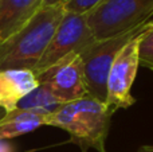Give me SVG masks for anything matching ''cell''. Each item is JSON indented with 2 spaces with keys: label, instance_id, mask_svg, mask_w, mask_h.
Masks as SVG:
<instances>
[{
  "label": "cell",
  "instance_id": "1",
  "mask_svg": "<svg viewBox=\"0 0 153 152\" xmlns=\"http://www.w3.org/2000/svg\"><path fill=\"white\" fill-rule=\"evenodd\" d=\"M111 116L113 112L106 104L86 96L62 104L55 112L48 115L46 125L66 131L70 142L78 145L82 152H86L89 148L106 152L105 142L110 128Z\"/></svg>",
  "mask_w": 153,
  "mask_h": 152
},
{
  "label": "cell",
  "instance_id": "2",
  "mask_svg": "<svg viewBox=\"0 0 153 152\" xmlns=\"http://www.w3.org/2000/svg\"><path fill=\"white\" fill-rule=\"evenodd\" d=\"M63 13V5L40 7L20 31L0 43V70H34L61 23Z\"/></svg>",
  "mask_w": 153,
  "mask_h": 152
},
{
  "label": "cell",
  "instance_id": "3",
  "mask_svg": "<svg viewBox=\"0 0 153 152\" xmlns=\"http://www.w3.org/2000/svg\"><path fill=\"white\" fill-rule=\"evenodd\" d=\"M151 20L129 30L125 34L103 40H94L91 45L79 53L83 63L87 96L105 104L108 94V75L117 53L130 39L145 31L151 24Z\"/></svg>",
  "mask_w": 153,
  "mask_h": 152
},
{
  "label": "cell",
  "instance_id": "4",
  "mask_svg": "<svg viewBox=\"0 0 153 152\" xmlns=\"http://www.w3.org/2000/svg\"><path fill=\"white\" fill-rule=\"evenodd\" d=\"M153 0H106L87 15L95 40H103L151 20Z\"/></svg>",
  "mask_w": 153,
  "mask_h": 152
},
{
  "label": "cell",
  "instance_id": "5",
  "mask_svg": "<svg viewBox=\"0 0 153 152\" xmlns=\"http://www.w3.org/2000/svg\"><path fill=\"white\" fill-rule=\"evenodd\" d=\"M94 40L95 38L87 23V15L65 11L45 54L32 72L38 75L70 54H79Z\"/></svg>",
  "mask_w": 153,
  "mask_h": 152
},
{
  "label": "cell",
  "instance_id": "6",
  "mask_svg": "<svg viewBox=\"0 0 153 152\" xmlns=\"http://www.w3.org/2000/svg\"><path fill=\"white\" fill-rule=\"evenodd\" d=\"M141 34L130 39L117 53L111 63L108 75V94H106L105 104L113 113L117 109H128L136 102L130 90H132L138 66H140L138 40H140Z\"/></svg>",
  "mask_w": 153,
  "mask_h": 152
},
{
  "label": "cell",
  "instance_id": "7",
  "mask_svg": "<svg viewBox=\"0 0 153 152\" xmlns=\"http://www.w3.org/2000/svg\"><path fill=\"white\" fill-rule=\"evenodd\" d=\"M39 85L45 86L56 100L66 104L87 96L83 63L79 54H70L36 75Z\"/></svg>",
  "mask_w": 153,
  "mask_h": 152
},
{
  "label": "cell",
  "instance_id": "8",
  "mask_svg": "<svg viewBox=\"0 0 153 152\" xmlns=\"http://www.w3.org/2000/svg\"><path fill=\"white\" fill-rule=\"evenodd\" d=\"M38 86L39 82L32 70H0V109L5 113L15 110L19 102Z\"/></svg>",
  "mask_w": 153,
  "mask_h": 152
},
{
  "label": "cell",
  "instance_id": "9",
  "mask_svg": "<svg viewBox=\"0 0 153 152\" xmlns=\"http://www.w3.org/2000/svg\"><path fill=\"white\" fill-rule=\"evenodd\" d=\"M42 7V0H0V43L20 31Z\"/></svg>",
  "mask_w": 153,
  "mask_h": 152
},
{
  "label": "cell",
  "instance_id": "10",
  "mask_svg": "<svg viewBox=\"0 0 153 152\" xmlns=\"http://www.w3.org/2000/svg\"><path fill=\"white\" fill-rule=\"evenodd\" d=\"M47 113L20 108L4 113V116L0 118V142L34 132L39 127L47 124Z\"/></svg>",
  "mask_w": 153,
  "mask_h": 152
},
{
  "label": "cell",
  "instance_id": "11",
  "mask_svg": "<svg viewBox=\"0 0 153 152\" xmlns=\"http://www.w3.org/2000/svg\"><path fill=\"white\" fill-rule=\"evenodd\" d=\"M61 105H62V102L59 101V100H56L45 86L39 85L30 94H27V96L19 102L16 108L38 110V112H43V113H47V115H51V113L55 112Z\"/></svg>",
  "mask_w": 153,
  "mask_h": 152
},
{
  "label": "cell",
  "instance_id": "12",
  "mask_svg": "<svg viewBox=\"0 0 153 152\" xmlns=\"http://www.w3.org/2000/svg\"><path fill=\"white\" fill-rule=\"evenodd\" d=\"M138 59L140 66L153 70V20H151V26L140 35Z\"/></svg>",
  "mask_w": 153,
  "mask_h": 152
},
{
  "label": "cell",
  "instance_id": "13",
  "mask_svg": "<svg viewBox=\"0 0 153 152\" xmlns=\"http://www.w3.org/2000/svg\"><path fill=\"white\" fill-rule=\"evenodd\" d=\"M106 0H65L63 10L66 12L81 13V15H89L91 11L100 7Z\"/></svg>",
  "mask_w": 153,
  "mask_h": 152
},
{
  "label": "cell",
  "instance_id": "14",
  "mask_svg": "<svg viewBox=\"0 0 153 152\" xmlns=\"http://www.w3.org/2000/svg\"><path fill=\"white\" fill-rule=\"evenodd\" d=\"M65 0H42V7L46 5H63Z\"/></svg>",
  "mask_w": 153,
  "mask_h": 152
},
{
  "label": "cell",
  "instance_id": "15",
  "mask_svg": "<svg viewBox=\"0 0 153 152\" xmlns=\"http://www.w3.org/2000/svg\"><path fill=\"white\" fill-rule=\"evenodd\" d=\"M137 152H153V145H144Z\"/></svg>",
  "mask_w": 153,
  "mask_h": 152
},
{
  "label": "cell",
  "instance_id": "16",
  "mask_svg": "<svg viewBox=\"0 0 153 152\" xmlns=\"http://www.w3.org/2000/svg\"><path fill=\"white\" fill-rule=\"evenodd\" d=\"M4 113H5V112H4V110H1V109H0V118H1V117H3V116H4Z\"/></svg>",
  "mask_w": 153,
  "mask_h": 152
}]
</instances>
